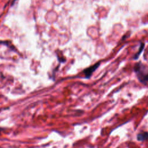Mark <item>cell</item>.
Instances as JSON below:
<instances>
[{"label":"cell","mask_w":148,"mask_h":148,"mask_svg":"<svg viewBox=\"0 0 148 148\" xmlns=\"http://www.w3.org/2000/svg\"><path fill=\"white\" fill-rule=\"evenodd\" d=\"M134 69L140 82L146 84L148 82V71L146 67L139 62L135 65Z\"/></svg>","instance_id":"6da1fadb"},{"label":"cell","mask_w":148,"mask_h":148,"mask_svg":"<svg viewBox=\"0 0 148 148\" xmlns=\"http://www.w3.org/2000/svg\"><path fill=\"white\" fill-rule=\"evenodd\" d=\"M100 65V62H98L96 64H95L94 65L87 68L86 69H84L83 71V73L85 75V76L86 78H89L92 74V73L98 68V67L99 66V65Z\"/></svg>","instance_id":"7a4b0ae2"},{"label":"cell","mask_w":148,"mask_h":148,"mask_svg":"<svg viewBox=\"0 0 148 148\" xmlns=\"http://www.w3.org/2000/svg\"><path fill=\"white\" fill-rule=\"evenodd\" d=\"M136 138L139 141H144L148 139V132H140L137 135Z\"/></svg>","instance_id":"3957f363"},{"label":"cell","mask_w":148,"mask_h":148,"mask_svg":"<svg viewBox=\"0 0 148 148\" xmlns=\"http://www.w3.org/2000/svg\"><path fill=\"white\" fill-rule=\"evenodd\" d=\"M143 47H144V45L143 44V43H142V46L140 45V48H139V51L136 54V55H135V56L134 57V58L135 59H136V58H138V57H139V56L140 55V53L142 52V51L143 50Z\"/></svg>","instance_id":"277c9868"}]
</instances>
